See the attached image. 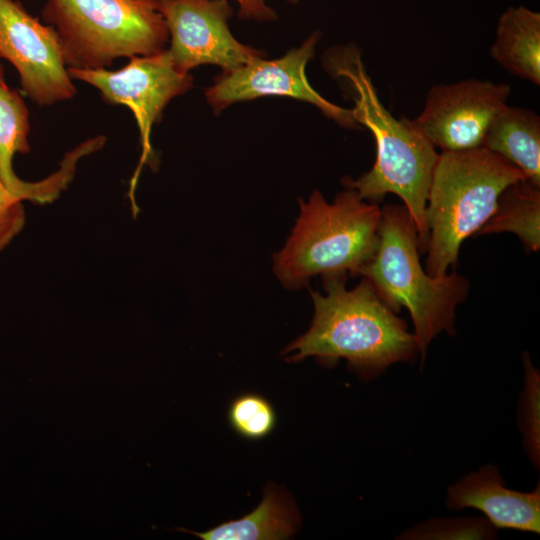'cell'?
<instances>
[{"instance_id": "obj_13", "label": "cell", "mask_w": 540, "mask_h": 540, "mask_svg": "<svg viewBox=\"0 0 540 540\" xmlns=\"http://www.w3.org/2000/svg\"><path fill=\"white\" fill-rule=\"evenodd\" d=\"M446 506L451 510L477 509L496 529L540 532L539 484L532 492L509 489L492 464L482 466L450 486Z\"/></svg>"}, {"instance_id": "obj_3", "label": "cell", "mask_w": 540, "mask_h": 540, "mask_svg": "<svg viewBox=\"0 0 540 540\" xmlns=\"http://www.w3.org/2000/svg\"><path fill=\"white\" fill-rule=\"evenodd\" d=\"M420 245L413 218L404 205L381 208L379 241L359 275L367 278L380 297L398 313H410L421 364L432 340L440 333L455 335L456 308L469 293L470 283L451 272L431 277L420 262Z\"/></svg>"}, {"instance_id": "obj_10", "label": "cell", "mask_w": 540, "mask_h": 540, "mask_svg": "<svg viewBox=\"0 0 540 540\" xmlns=\"http://www.w3.org/2000/svg\"><path fill=\"white\" fill-rule=\"evenodd\" d=\"M510 93L508 84L479 79L436 84L429 90L422 112L412 122L442 151L482 147Z\"/></svg>"}, {"instance_id": "obj_6", "label": "cell", "mask_w": 540, "mask_h": 540, "mask_svg": "<svg viewBox=\"0 0 540 540\" xmlns=\"http://www.w3.org/2000/svg\"><path fill=\"white\" fill-rule=\"evenodd\" d=\"M42 14L67 68H107L120 57L160 52L169 39L157 0H46Z\"/></svg>"}, {"instance_id": "obj_16", "label": "cell", "mask_w": 540, "mask_h": 540, "mask_svg": "<svg viewBox=\"0 0 540 540\" xmlns=\"http://www.w3.org/2000/svg\"><path fill=\"white\" fill-rule=\"evenodd\" d=\"M482 147L516 166L540 186V117L534 111L506 105L495 117Z\"/></svg>"}, {"instance_id": "obj_11", "label": "cell", "mask_w": 540, "mask_h": 540, "mask_svg": "<svg viewBox=\"0 0 540 540\" xmlns=\"http://www.w3.org/2000/svg\"><path fill=\"white\" fill-rule=\"evenodd\" d=\"M169 38L167 51L184 73L202 64L235 69L262 57L261 51L237 41L228 26V0H157Z\"/></svg>"}, {"instance_id": "obj_1", "label": "cell", "mask_w": 540, "mask_h": 540, "mask_svg": "<svg viewBox=\"0 0 540 540\" xmlns=\"http://www.w3.org/2000/svg\"><path fill=\"white\" fill-rule=\"evenodd\" d=\"M327 72L344 84L353 99L351 109L359 125L373 134L376 159L373 167L358 179L345 178L346 188L369 202L379 203L388 193L399 196L415 223L420 253L428 239L425 210L436 148L407 118L398 119L382 104L356 45H339L323 56Z\"/></svg>"}, {"instance_id": "obj_14", "label": "cell", "mask_w": 540, "mask_h": 540, "mask_svg": "<svg viewBox=\"0 0 540 540\" xmlns=\"http://www.w3.org/2000/svg\"><path fill=\"white\" fill-rule=\"evenodd\" d=\"M300 527V516L288 493L272 484L264 489L261 503L244 517L221 523L204 532L183 527L173 530L193 534L202 540H283Z\"/></svg>"}, {"instance_id": "obj_20", "label": "cell", "mask_w": 540, "mask_h": 540, "mask_svg": "<svg viewBox=\"0 0 540 540\" xmlns=\"http://www.w3.org/2000/svg\"><path fill=\"white\" fill-rule=\"evenodd\" d=\"M524 355L525 385L519 401V426L527 454L538 468L540 458V377L538 370L532 365L529 355L527 353Z\"/></svg>"}, {"instance_id": "obj_23", "label": "cell", "mask_w": 540, "mask_h": 540, "mask_svg": "<svg viewBox=\"0 0 540 540\" xmlns=\"http://www.w3.org/2000/svg\"><path fill=\"white\" fill-rule=\"evenodd\" d=\"M3 75H4V71H3V67L0 63V79L3 78Z\"/></svg>"}, {"instance_id": "obj_8", "label": "cell", "mask_w": 540, "mask_h": 540, "mask_svg": "<svg viewBox=\"0 0 540 540\" xmlns=\"http://www.w3.org/2000/svg\"><path fill=\"white\" fill-rule=\"evenodd\" d=\"M321 38L314 31L303 44L274 60L256 57L231 70H224L205 91L215 111L229 105L264 96H287L316 106L326 117L345 128H359L351 109H345L322 97L307 80L305 69L313 58Z\"/></svg>"}, {"instance_id": "obj_12", "label": "cell", "mask_w": 540, "mask_h": 540, "mask_svg": "<svg viewBox=\"0 0 540 540\" xmlns=\"http://www.w3.org/2000/svg\"><path fill=\"white\" fill-rule=\"evenodd\" d=\"M29 112L19 93L0 79V179L5 187L22 201L45 204L54 201L72 180L81 157L99 149L90 139L69 152L60 169L38 182L21 180L13 170L16 153L27 154L29 145Z\"/></svg>"}, {"instance_id": "obj_2", "label": "cell", "mask_w": 540, "mask_h": 540, "mask_svg": "<svg viewBox=\"0 0 540 540\" xmlns=\"http://www.w3.org/2000/svg\"><path fill=\"white\" fill-rule=\"evenodd\" d=\"M346 277L323 278L326 295L311 291L314 316L309 330L291 343L287 360L314 357L331 367L340 359L367 381L391 365L413 362L419 354L416 338L405 321L380 297L365 277L352 290Z\"/></svg>"}, {"instance_id": "obj_17", "label": "cell", "mask_w": 540, "mask_h": 540, "mask_svg": "<svg viewBox=\"0 0 540 540\" xmlns=\"http://www.w3.org/2000/svg\"><path fill=\"white\" fill-rule=\"evenodd\" d=\"M512 232L529 251L540 247V186L526 179L504 189L491 218L476 234Z\"/></svg>"}, {"instance_id": "obj_18", "label": "cell", "mask_w": 540, "mask_h": 540, "mask_svg": "<svg viewBox=\"0 0 540 540\" xmlns=\"http://www.w3.org/2000/svg\"><path fill=\"white\" fill-rule=\"evenodd\" d=\"M228 421L240 436L259 440L268 436L276 425V413L263 396L245 393L236 397L228 410Z\"/></svg>"}, {"instance_id": "obj_22", "label": "cell", "mask_w": 540, "mask_h": 540, "mask_svg": "<svg viewBox=\"0 0 540 540\" xmlns=\"http://www.w3.org/2000/svg\"><path fill=\"white\" fill-rule=\"evenodd\" d=\"M238 6V15L243 20L273 21L277 19V14L268 5V0H233ZM296 3L297 0H285Z\"/></svg>"}, {"instance_id": "obj_9", "label": "cell", "mask_w": 540, "mask_h": 540, "mask_svg": "<svg viewBox=\"0 0 540 540\" xmlns=\"http://www.w3.org/2000/svg\"><path fill=\"white\" fill-rule=\"evenodd\" d=\"M1 58L15 67L23 92L39 106L69 100L77 93L54 28L14 0H0Z\"/></svg>"}, {"instance_id": "obj_21", "label": "cell", "mask_w": 540, "mask_h": 540, "mask_svg": "<svg viewBox=\"0 0 540 540\" xmlns=\"http://www.w3.org/2000/svg\"><path fill=\"white\" fill-rule=\"evenodd\" d=\"M25 220L23 201L13 195L0 179V252L21 232Z\"/></svg>"}, {"instance_id": "obj_5", "label": "cell", "mask_w": 540, "mask_h": 540, "mask_svg": "<svg viewBox=\"0 0 540 540\" xmlns=\"http://www.w3.org/2000/svg\"><path fill=\"white\" fill-rule=\"evenodd\" d=\"M299 205L292 234L273 257L282 284L298 289L316 275H359L378 245L381 208L350 188L332 203L315 190L307 202L299 200Z\"/></svg>"}, {"instance_id": "obj_7", "label": "cell", "mask_w": 540, "mask_h": 540, "mask_svg": "<svg viewBox=\"0 0 540 540\" xmlns=\"http://www.w3.org/2000/svg\"><path fill=\"white\" fill-rule=\"evenodd\" d=\"M68 72L72 79L98 89L106 102L126 105L133 112L142 146L140 161L131 180L130 191H134L139 172L152 159V126L172 99L191 88V75L175 67L167 49L131 57L125 66L116 71L68 68Z\"/></svg>"}, {"instance_id": "obj_4", "label": "cell", "mask_w": 540, "mask_h": 540, "mask_svg": "<svg viewBox=\"0 0 540 540\" xmlns=\"http://www.w3.org/2000/svg\"><path fill=\"white\" fill-rule=\"evenodd\" d=\"M522 179L516 166L485 147L439 154L425 210L428 275L448 273L464 240L477 234L494 214L504 189Z\"/></svg>"}, {"instance_id": "obj_15", "label": "cell", "mask_w": 540, "mask_h": 540, "mask_svg": "<svg viewBox=\"0 0 540 540\" xmlns=\"http://www.w3.org/2000/svg\"><path fill=\"white\" fill-rule=\"evenodd\" d=\"M490 56L510 74L540 85V13L509 6L499 17Z\"/></svg>"}, {"instance_id": "obj_19", "label": "cell", "mask_w": 540, "mask_h": 540, "mask_svg": "<svg viewBox=\"0 0 540 540\" xmlns=\"http://www.w3.org/2000/svg\"><path fill=\"white\" fill-rule=\"evenodd\" d=\"M496 535V528L487 519L475 517L428 520L405 530L397 539H494Z\"/></svg>"}]
</instances>
